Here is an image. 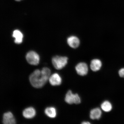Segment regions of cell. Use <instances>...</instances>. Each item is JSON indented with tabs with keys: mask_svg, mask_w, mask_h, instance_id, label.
Here are the masks:
<instances>
[{
	"mask_svg": "<svg viewBox=\"0 0 124 124\" xmlns=\"http://www.w3.org/2000/svg\"><path fill=\"white\" fill-rule=\"evenodd\" d=\"M50 77L44 71L37 69L29 76V80L31 85L34 87L40 88L46 84Z\"/></svg>",
	"mask_w": 124,
	"mask_h": 124,
	"instance_id": "obj_1",
	"label": "cell"
},
{
	"mask_svg": "<svg viewBox=\"0 0 124 124\" xmlns=\"http://www.w3.org/2000/svg\"><path fill=\"white\" fill-rule=\"evenodd\" d=\"M68 58L66 56H56L53 57L52 62L54 68L58 70H61L67 64Z\"/></svg>",
	"mask_w": 124,
	"mask_h": 124,
	"instance_id": "obj_2",
	"label": "cell"
},
{
	"mask_svg": "<svg viewBox=\"0 0 124 124\" xmlns=\"http://www.w3.org/2000/svg\"><path fill=\"white\" fill-rule=\"evenodd\" d=\"M65 100L66 103L70 104H78L81 103V99L77 94H73L71 90L68 91L66 94Z\"/></svg>",
	"mask_w": 124,
	"mask_h": 124,
	"instance_id": "obj_3",
	"label": "cell"
},
{
	"mask_svg": "<svg viewBox=\"0 0 124 124\" xmlns=\"http://www.w3.org/2000/svg\"><path fill=\"white\" fill-rule=\"evenodd\" d=\"M26 57L27 61L29 64L36 66L39 63V56L34 51H31L28 53Z\"/></svg>",
	"mask_w": 124,
	"mask_h": 124,
	"instance_id": "obj_4",
	"label": "cell"
},
{
	"mask_svg": "<svg viewBox=\"0 0 124 124\" xmlns=\"http://www.w3.org/2000/svg\"><path fill=\"white\" fill-rule=\"evenodd\" d=\"M75 69L78 74L81 76H84L88 73V67L87 64L85 62L79 63L75 67Z\"/></svg>",
	"mask_w": 124,
	"mask_h": 124,
	"instance_id": "obj_5",
	"label": "cell"
},
{
	"mask_svg": "<svg viewBox=\"0 0 124 124\" xmlns=\"http://www.w3.org/2000/svg\"><path fill=\"white\" fill-rule=\"evenodd\" d=\"M67 43L70 47L72 48L76 49L79 46L80 41L78 37L72 35L67 38Z\"/></svg>",
	"mask_w": 124,
	"mask_h": 124,
	"instance_id": "obj_6",
	"label": "cell"
},
{
	"mask_svg": "<svg viewBox=\"0 0 124 124\" xmlns=\"http://www.w3.org/2000/svg\"><path fill=\"white\" fill-rule=\"evenodd\" d=\"M2 123L4 124H15L16 121L13 114L10 112L4 113L3 116Z\"/></svg>",
	"mask_w": 124,
	"mask_h": 124,
	"instance_id": "obj_7",
	"label": "cell"
},
{
	"mask_svg": "<svg viewBox=\"0 0 124 124\" xmlns=\"http://www.w3.org/2000/svg\"><path fill=\"white\" fill-rule=\"evenodd\" d=\"M50 84L53 86H58L61 84L62 79L59 74L55 73L50 76L49 79Z\"/></svg>",
	"mask_w": 124,
	"mask_h": 124,
	"instance_id": "obj_8",
	"label": "cell"
},
{
	"mask_svg": "<svg viewBox=\"0 0 124 124\" xmlns=\"http://www.w3.org/2000/svg\"><path fill=\"white\" fill-rule=\"evenodd\" d=\"M36 114L35 108L32 107L26 108L23 112V115L26 119H30L35 117Z\"/></svg>",
	"mask_w": 124,
	"mask_h": 124,
	"instance_id": "obj_9",
	"label": "cell"
},
{
	"mask_svg": "<svg viewBox=\"0 0 124 124\" xmlns=\"http://www.w3.org/2000/svg\"><path fill=\"white\" fill-rule=\"evenodd\" d=\"M102 66V62L99 59H94L91 61L90 68L94 72H96L100 70Z\"/></svg>",
	"mask_w": 124,
	"mask_h": 124,
	"instance_id": "obj_10",
	"label": "cell"
},
{
	"mask_svg": "<svg viewBox=\"0 0 124 124\" xmlns=\"http://www.w3.org/2000/svg\"><path fill=\"white\" fill-rule=\"evenodd\" d=\"M102 115V112L100 108H97L91 110L90 112V117L92 120H99Z\"/></svg>",
	"mask_w": 124,
	"mask_h": 124,
	"instance_id": "obj_11",
	"label": "cell"
},
{
	"mask_svg": "<svg viewBox=\"0 0 124 124\" xmlns=\"http://www.w3.org/2000/svg\"><path fill=\"white\" fill-rule=\"evenodd\" d=\"M12 36L15 38V42L17 44H20L23 41V35L20 31L15 30L13 32Z\"/></svg>",
	"mask_w": 124,
	"mask_h": 124,
	"instance_id": "obj_12",
	"label": "cell"
},
{
	"mask_svg": "<svg viewBox=\"0 0 124 124\" xmlns=\"http://www.w3.org/2000/svg\"><path fill=\"white\" fill-rule=\"evenodd\" d=\"M45 113L48 117L51 118H54L57 115L56 110L53 107L46 108L45 110Z\"/></svg>",
	"mask_w": 124,
	"mask_h": 124,
	"instance_id": "obj_13",
	"label": "cell"
},
{
	"mask_svg": "<svg viewBox=\"0 0 124 124\" xmlns=\"http://www.w3.org/2000/svg\"><path fill=\"white\" fill-rule=\"evenodd\" d=\"M101 107L103 111L106 112H108L112 109V107L111 104L108 101H105L102 103Z\"/></svg>",
	"mask_w": 124,
	"mask_h": 124,
	"instance_id": "obj_14",
	"label": "cell"
},
{
	"mask_svg": "<svg viewBox=\"0 0 124 124\" xmlns=\"http://www.w3.org/2000/svg\"><path fill=\"white\" fill-rule=\"evenodd\" d=\"M119 74L120 77L124 78V68H122L119 70Z\"/></svg>",
	"mask_w": 124,
	"mask_h": 124,
	"instance_id": "obj_15",
	"label": "cell"
},
{
	"mask_svg": "<svg viewBox=\"0 0 124 124\" xmlns=\"http://www.w3.org/2000/svg\"><path fill=\"white\" fill-rule=\"evenodd\" d=\"M90 124L89 122H83L82 123V124Z\"/></svg>",
	"mask_w": 124,
	"mask_h": 124,
	"instance_id": "obj_16",
	"label": "cell"
},
{
	"mask_svg": "<svg viewBox=\"0 0 124 124\" xmlns=\"http://www.w3.org/2000/svg\"><path fill=\"white\" fill-rule=\"evenodd\" d=\"M16 0V1H21V0Z\"/></svg>",
	"mask_w": 124,
	"mask_h": 124,
	"instance_id": "obj_17",
	"label": "cell"
}]
</instances>
